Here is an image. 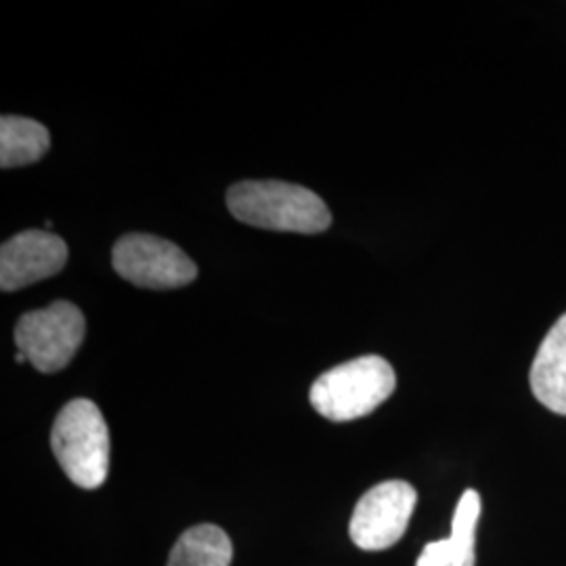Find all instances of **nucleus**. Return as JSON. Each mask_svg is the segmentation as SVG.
Returning <instances> with one entry per match:
<instances>
[{"label":"nucleus","mask_w":566,"mask_h":566,"mask_svg":"<svg viewBox=\"0 0 566 566\" xmlns=\"http://www.w3.org/2000/svg\"><path fill=\"white\" fill-rule=\"evenodd\" d=\"M227 206L238 221L266 231L311 235L324 233L332 224L324 200L294 182H235L227 191Z\"/></svg>","instance_id":"f257e3e1"},{"label":"nucleus","mask_w":566,"mask_h":566,"mask_svg":"<svg viewBox=\"0 0 566 566\" xmlns=\"http://www.w3.org/2000/svg\"><path fill=\"white\" fill-rule=\"evenodd\" d=\"M397 388L392 365L378 355H365L322 374L311 388V405L332 422L369 416Z\"/></svg>","instance_id":"f03ea898"},{"label":"nucleus","mask_w":566,"mask_h":566,"mask_svg":"<svg viewBox=\"0 0 566 566\" xmlns=\"http://www.w3.org/2000/svg\"><path fill=\"white\" fill-rule=\"evenodd\" d=\"M51 447L74 485L97 489L109 472V430L102 409L88 399L61 409L51 432Z\"/></svg>","instance_id":"7ed1b4c3"},{"label":"nucleus","mask_w":566,"mask_h":566,"mask_svg":"<svg viewBox=\"0 0 566 566\" xmlns=\"http://www.w3.org/2000/svg\"><path fill=\"white\" fill-rule=\"evenodd\" d=\"M86 334L81 308L67 301L30 311L15 325V344L42 374H55L74 359Z\"/></svg>","instance_id":"20e7f679"},{"label":"nucleus","mask_w":566,"mask_h":566,"mask_svg":"<svg viewBox=\"0 0 566 566\" xmlns=\"http://www.w3.org/2000/svg\"><path fill=\"white\" fill-rule=\"evenodd\" d=\"M122 280L147 290H175L198 277V266L177 243L147 233H128L112 250Z\"/></svg>","instance_id":"39448f33"},{"label":"nucleus","mask_w":566,"mask_h":566,"mask_svg":"<svg viewBox=\"0 0 566 566\" xmlns=\"http://www.w3.org/2000/svg\"><path fill=\"white\" fill-rule=\"evenodd\" d=\"M416 504L418 493L405 481L371 486L357 502L348 525L353 544L367 552L395 546L403 537Z\"/></svg>","instance_id":"423d86ee"},{"label":"nucleus","mask_w":566,"mask_h":566,"mask_svg":"<svg viewBox=\"0 0 566 566\" xmlns=\"http://www.w3.org/2000/svg\"><path fill=\"white\" fill-rule=\"evenodd\" d=\"M67 263V245L60 235L30 229L7 240L0 248V287L18 292L60 273Z\"/></svg>","instance_id":"0eeeda50"},{"label":"nucleus","mask_w":566,"mask_h":566,"mask_svg":"<svg viewBox=\"0 0 566 566\" xmlns=\"http://www.w3.org/2000/svg\"><path fill=\"white\" fill-rule=\"evenodd\" d=\"M481 507V495L474 489L464 491L453 514L451 535L447 539L424 546L416 566H474V542Z\"/></svg>","instance_id":"6e6552de"},{"label":"nucleus","mask_w":566,"mask_h":566,"mask_svg":"<svg viewBox=\"0 0 566 566\" xmlns=\"http://www.w3.org/2000/svg\"><path fill=\"white\" fill-rule=\"evenodd\" d=\"M528 382L539 403L566 416V313L547 332L535 355Z\"/></svg>","instance_id":"1a4fd4ad"},{"label":"nucleus","mask_w":566,"mask_h":566,"mask_svg":"<svg viewBox=\"0 0 566 566\" xmlns=\"http://www.w3.org/2000/svg\"><path fill=\"white\" fill-rule=\"evenodd\" d=\"M51 147V135L41 122L21 118V116H2L0 120V166L20 168L34 164Z\"/></svg>","instance_id":"9d476101"},{"label":"nucleus","mask_w":566,"mask_h":566,"mask_svg":"<svg viewBox=\"0 0 566 566\" xmlns=\"http://www.w3.org/2000/svg\"><path fill=\"white\" fill-rule=\"evenodd\" d=\"M233 546L223 528L198 525L185 531L172 547L168 566H229Z\"/></svg>","instance_id":"9b49d317"},{"label":"nucleus","mask_w":566,"mask_h":566,"mask_svg":"<svg viewBox=\"0 0 566 566\" xmlns=\"http://www.w3.org/2000/svg\"><path fill=\"white\" fill-rule=\"evenodd\" d=\"M15 361H18V364H25L28 359H25V355H23V353H20V350H18V355H15Z\"/></svg>","instance_id":"f8f14e48"}]
</instances>
